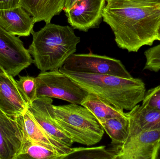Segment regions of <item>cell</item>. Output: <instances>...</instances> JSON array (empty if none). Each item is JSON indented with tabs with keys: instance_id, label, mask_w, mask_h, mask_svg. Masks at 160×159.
<instances>
[{
	"instance_id": "obj_1",
	"label": "cell",
	"mask_w": 160,
	"mask_h": 159,
	"mask_svg": "<svg viewBox=\"0 0 160 159\" xmlns=\"http://www.w3.org/2000/svg\"><path fill=\"white\" fill-rule=\"evenodd\" d=\"M102 19L111 27L120 48L136 52L157 40L160 7L143 5L131 0H109Z\"/></svg>"
},
{
	"instance_id": "obj_2",
	"label": "cell",
	"mask_w": 160,
	"mask_h": 159,
	"mask_svg": "<svg viewBox=\"0 0 160 159\" xmlns=\"http://www.w3.org/2000/svg\"><path fill=\"white\" fill-rule=\"evenodd\" d=\"M59 70L87 92L123 110L130 111L142 101L145 94V85L140 78L75 72L62 67Z\"/></svg>"
},
{
	"instance_id": "obj_3",
	"label": "cell",
	"mask_w": 160,
	"mask_h": 159,
	"mask_svg": "<svg viewBox=\"0 0 160 159\" xmlns=\"http://www.w3.org/2000/svg\"><path fill=\"white\" fill-rule=\"evenodd\" d=\"M32 42L28 50L33 63L41 72L59 70L77 51L81 38L69 26L50 22L38 31L33 30Z\"/></svg>"
},
{
	"instance_id": "obj_4",
	"label": "cell",
	"mask_w": 160,
	"mask_h": 159,
	"mask_svg": "<svg viewBox=\"0 0 160 159\" xmlns=\"http://www.w3.org/2000/svg\"><path fill=\"white\" fill-rule=\"evenodd\" d=\"M54 118L65 134L74 142L87 146L99 143L104 130L96 117L81 105H53Z\"/></svg>"
},
{
	"instance_id": "obj_5",
	"label": "cell",
	"mask_w": 160,
	"mask_h": 159,
	"mask_svg": "<svg viewBox=\"0 0 160 159\" xmlns=\"http://www.w3.org/2000/svg\"><path fill=\"white\" fill-rule=\"evenodd\" d=\"M36 78L38 97L46 96L81 105L88 93L59 70L41 72Z\"/></svg>"
},
{
	"instance_id": "obj_6",
	"label": "cell",
	"mask_w": 160,
	"mask_h": 159,
	"mask_svg": "<svg viewBox=\"0 0 160 159\" xmlns=\"http://www.w3.org/2000/svg\"><path fill=\"white\" fill-rule=\"evenodd\" d=\"M62 68L67 71L82 73L110 75L125 78L132 77L121 61L92 52L72 54Z\"/></svg>"
},
{
	"instance_id": "obj_7",
	"label": "cell",
	"mask_w": 160,
	"mask_h": 159,
	"mask_svg": "<svg viewBox=\"0 0 160 159\" xmlns=\"http://www.w3.org/2000/svg\"><path fill=\"white\" fill-rule=\"evenodd\" d=\"M32 63V56L19 37L0 26V66L4 72L15 77Z\"/></svg>"
},
{
	"instance_id": "obj_8",
	"label": "cell",
	"mask_w": 160,
	"mask_h": 159,
	"mask_svg": "<svg viewBox=\"0 0 160 159\" xmlns=\"http://www.w3.org/2000/svg\"><path fill=\"white\" fill-rule=\"evenodd\" d=\"M160 142V130L142 131L128 136L112 151L114 159H155Z\"/></svg>"
},
{
	"instance_id": "obj_9",
	"label": "cell",
	"mask_w": 160,
	"mask_h": 159,
	"mask_svg": "<svg viewBox=\"0 0 160 159\" xmlns=\"http://www.w3.org/2000/svg\"><path fill=\"white\" fill-rule=\"evenodd\" d=\"M105 0H78L64 9L68 21L74 29L87 32L98 28L102 19Z\"/></svg>"
},
{
	"instance_id": "obj_10",
	"label": "cell",
	"mask_w": 160,
	"mask_h": 159,
	"mask_svg": "<svg viewBox=\"0 0 160 159\" xmlns=\"http://www.w3.org/2000/svg\"><path fill=\"white\" fill-rule=\"evenodd\" d=\"M53 101L51 98L38 97L28 105V109L40 126L53 138L64 144L71 147L74 142L59 127L54 118Z\"/></svg>"
},
{
	"instance_id": "obj_11",
	"label": "cell",
	"mask_w": 160,
	"mask_h": 159,
	"mask_svg": "<svg viewBox=\"0 0 160 159\" xmlns=\"http://www.w3.org/2000/svg\"><path fill=\"white\" fill-rule=\"evenodd\" d=\"M28 105L22 97L14 77L3 72L0 73V110L15 118L24 114Z\"/></svg>"
},
{
	"instance_id": "obj_12",
	"label": "cell",
	"mask_w": 160,
	"mask_h": 159,
	"mask_svg": "<svg viewBox=\"0 0 160 159\" xmlns=\"http://www.w3.org/2000/svg\"><path fill=\"white\" fill-rule=\"evenodd\" d=\"M24 143L17 120L0 110V159H15Z\"/></svg>"
},
{
	"instance_id": "obj_13",
	"label": "cell",
	"mask_w": 160,
	"mask_h": 159,
	"mask_svg": "<svg viewBox=\"0 0 160 159\" xmlns=\"http://www.w3.org/2000/svg\"><path fill=\"white\" fill-rule=\"evenodd\" d=\"M15 119L22 131L24 142L27 139H30L48 145L64 156L72 150L71 147L64 144L49 134L35 119L28 109L24 114Z\"/></svg>"
},
{
	"instance_id": "obj_14",
	"label": "cell",
	"mask_w": 160,
	"mask_h": 159,
	"mask_svg": "<svg viewBox=\"0 0 160 159\" xmlns=\"http://www.w3.org/2000/svg\"><path fill=\"white\" fill-rule=\"evenodd\" d=\"M34 24L32 17L21 6L0 9V26L10 34L18 37L29 36Z\"/></svg>"
},
{
	"instance_id": "obj_15",
	"label": "cell",
	"mask_w": 160,
	"mask_h": 159,
	"mask_svg": "<svg viewBox=\"0 0 160 159\" xmlns=\"http://www.w3.org/2000/svg\"><path fill=\"white\" fill-rule=\"evenodd\" d=\"M127 113L129 121L128 136L142 131L160 130V111L138 104Z\"/></svg>"
},
{
	"instance_id": "obj_16",
	"label": "cell",
	"mask_w": 160,
	"mask_h": 159,
	"mask_svg": "<svg viewBox=\"0 0 160 159\" xmlns=\"http://www.w3.org/2000/svg\"><path fill=\"white\" fill-rule=\"evenodd\" d=\"M20 6L32 17L35 23L51 22L64 10L66 0H19Z\"/></svg>"
},
{
	"instance_id": "obj_17",
	"label": "cell",
	"mask_w": 160,
	"mask_h": 159,
	"mask_svg": "<svg viewBox=\"0 0 160 159\" xmlns=\"http://www.w3.org/2000/svg\"><path fill=\"white\" fill-rule=\"evenodd\" d=\"M81 105L91 112L99 122L111 118L128 116L127 113H125L124 110L92 93H88Z\"/></svg>"
},
{
	"instance_id": "obj_18",
	"label": "cell",
	"mask_w": 160,
	"mask_h": 159,
	"mask_svg": "<svg viewBox=\"0 0 160 159\" xmlns=\"http://www.w3.org/2000/svg\"><path fill=\"white\" fill-rule=\"evenodd\" d=\"M64 156L51 146L27 139L15 159H62Z\"/></svg>"
},
{
	"instance_id": "obj_19",
	"label": "cell",
	"mask_w": 160,
	"mask_h": 159,
	"mask_svg": "<svg viewBox=\"0 0 160 159\" xmlns=\"http://www.w3.org/2000/svg\"><path fill=\"white\" fill-rule=\"evenodd\" d=\"M128 115V114H127ZM114 145L124 143L128 134V117H113L99 121Z\"/></svg>"
},
{
	"instance_id": "obj_20",
	"label": "cell",
	"mask_w": 160,
	"mask_h": 159,
	"mask_svg": "<svg viewBox=\"0 0 160 159\" xmlns=\"http://www.w3.org/2000/svg\"><path fill=\"white\" fill-rule=\"evenodd\" d=\"M114 159L115 154L104 146L93 147H75L62 159Z\"/></svg>"
},
{
	"instance_id": "obj_21",
	"label": "cell",
	"mask_w": 160,
	"mask_h": 159,
	"mask_svg": "<svg viewBox=\"0 0 160 159\" xmlns=\"http://www.w3.org/2000/svg\"><path fill=\"white\" fill-rule=\"evenodd\" d=\"M19 77L17 80L18 87L24 101L29 105L38 98L36 78L29 75H19Z\"/></svg>"
},
{
	"instance_id": "obj_22",
	"label": "cell",
	"mask_w": 160,
	"mask_h": 159,
	"mask_svg": "<svg viewBox=\"0 0 160 159\" xmlns=\"http://www.w3.org/2000/svg\"><path fill=\"white\" fill-rule=\"evenodd\" d=\"M146 63L144 70L152 72H159L160 70V44L148 49L145 51Z\"/></svg>"
},
{
	"instance_id": "obj_23",
	"label": "cell",
	"mask_w": 160,
	"mask_h": 159,
	"mask_svg": "<svg viewBox=\"0 0 160 159\" xmlns=\"http://www.w3.org/2000/svg\"><path fill=\"white\" fill-rule=\"evenodd\" d=\"M142 105L146 107L160 111V85L145 92Z\"/></svg>"
},
{
	"instance_id": "obj_24",
	"label": "cell",
	"mask_w": 160,
	"mask_h": 159,
	"mask_svg": "<svg viewBox=\"0 0 160 159\" xmlns=\"http://www.w3.org/2000/svg\"><path fill=\"white\" fill-rule=\"evenodd\" d=\"M19 6V0H0V9H9Z\"/></svg>"
},
{
	"instance_id": "obj_25",
	"label": "cell",
	"mask_w": 160,
	"mask_h": 159,
	"mask_svg": "<svg viewBox=\"0 0 160 159\" xmlns=\"http://www.w3.org/2000/svg\"><path fill=\"white\" fill-rule=\"evenodd\" d=\"M141 5L151 6L160 7V0H131Z\"/></svg>"
},
{
	"instance_id": "obj_26",
	"label": "cell",
	"mask_w": 160,
	"mask_h": 159,
	"mask_svg": "<svg viewBox=\"0 0 160 159\" xmlns=\"http://www.w3.org/2000/svg\"><path fill=\"white\" fill-rule=\"evenodd\" d=\"M78 1V0H66L64 9H68V8H70Z\"/></svg>"
},
{
	"instance_id": "obj_27",
	"label": "cell",
	"mask_w": 160,
	"mask_h": 159,
	"mask_svg": "<svg viewBox=\"0 0 160 159\" xmlns=\"http://www.w3.org/2000/svg\"><path fill=\"white\" fill-rule=\"evenodd\" d=\"M155 159H160V142L157 147L155 155Z\"/></svg>"
},
{
	"instance_id": "obj_28",
	"label": "cell",
	"mask_w": 160,
	"mask_h": 159,
	"mask_svg": "<svg viewBox=\"0 0 160 159\" xmlns=\"http://www.w3.org/2000/svg\"><path fill=\"white\" fill-rule=\"evenodd\" d=\"M157 40L160 41V23L157 31Z\"/></svg>"
},
{
	"instance_id": "obj_29",
	"label": "cell",
	"mask_w": 160,
	"mask_h": 159,
	"mask_svg": "<svg viewBox=\"0 0 160 159\" xmlns=\"http://www.w3.org/2000/svg\"><path fill=\"white\" fill-rule=\"evenodd\" d=\"M3 72H4V71L3 70V69H2V67L0 66V73H1Z\"/></svg>"
},
{
	"instance_id": "obj_30",
	"label": "cell",
	"mask_w": 160,
	"mask_h": 159,
	"mask_svg": "<svg viewBox=\"0 0 160 159\" xmlns=\"http://www.w3.org/2000/svg\"><path fill=\"white\" fill-rule=\"evenodd\" d=\"M105 1H106V2H107V1H109V0H105Z\"/></svg>"
}]
</instances>
